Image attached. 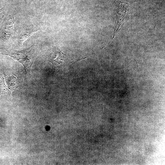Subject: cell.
I'll use <instances>...</instances> for the list:
<instances>
[{"mask_svg": "<svg viewBox=\"0 0 165 165\" xmlns=\"http://www.w3.org/2000/svg\"><path fill=\"white\" fill-rule=\"evenodd\" d=\"M128 4L119 2L118 9L116 13V19L117 21V31L123 21L126 13L128 11Z\"/></svg>", "mask_w": 165, "mask_h": 165, "instance_id": "277c9868", "label": "cell"}, {"mask_svg": "<svg viewBox=\"0 0 165 165\" xmlns=\"http://www.w3.org/2000/svg\"><path fill=\"white\" fill-rule=\"evenodd\" d=\"M65 54L57 46L53 47L48 57V61L55 67L61 65L64 61Z\"/></svg>", "mask_w": 165, "mask_h": 165, "instance_id": "7a4b0ae2", "label": "cell"}, {"mask_svg": "<svg viewBox=\"0 0 165 165\" xmlns=\"http://www.w3.org/2000/svg\"><path fill=\"white\" fill-rule=\"evenodd\" d=\"M38 53V46L34 44L23 50H6L4 54L10 56L21 63L24 67L26 76L29 79L30 77L31 67Z\"/></svg>", "mask_w": 165, "mask_h": 165, "instance_id": "6da1fadb", "label": "cell"}, {"mask_svg": "<svg viewBox=\"0 0 165 165\" xmlns=\"http://www.w3.org/2000/svg\"><path fill=\"white\" fill-rule=\"evenodd\" d=\"M38 30V28L35 26L24 25L19 30L18 33L19 45L22 46L23 42L30 36Z\"/></svg>", "mask_w": 165, "mask_h": 165, "instance_id": "3957f363", "label": "cell"}]
</instances>
